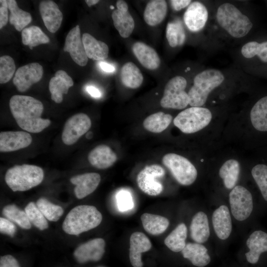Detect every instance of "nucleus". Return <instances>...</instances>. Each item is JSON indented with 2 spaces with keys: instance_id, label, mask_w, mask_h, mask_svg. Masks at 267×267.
Listing matches in <instances>:
<instances>
[{
  "instance_id": "nucleus-1",
  "label": "nucleus",
  "mask_w": 267,
  "mask_h": 267,
  "mask_svg": "<svg viewBox=\"0 0 267 267\" xmlns=\"http://www.w3.org/2000/svg\"><path fill=\"white\" fill-rule=\"evenodd\" d=\"M11 113L18 126L32 133H38L47 128L50 124L49 119H43V103L30 96L15 95L9 100Z\"/></svg>"
},
{
  "instance_id": "nucleus-2",
  "label": "nucleus",
  "mask_w": 267,
  "mask_h": 267,
  "mask_svg": "<svg viewBox=\"0 0 267 267\" xmlns=\"http://www.w3.org/2000/svg\"><path fill=\"white\" fill-rule=\"evenodd\" d=\"M216 16L219 26L234 38L246 36L253 27L249 18L230 3L221 4L217 8Z\"/></svg>"
},
{
  "instance_id": "nucleus-3",
  "label": "nucleus",
  "mask_w": 267,
  "mask_h": 267,
  "mask_svg": "<svg viewBox=\"0 0 267 267\" xmlns=\"http://www.w3.org/2000/svg\"><path fill=\"white\" fill-rule=\"evenodd\" d=\"M102 220L101 213L94 206L79 205L69 212L62 227L66 233L78 235L96 227Z\"/></svg>"
},
{
  "instance_id": "nucleus-4",
  "label": "nucleus",
  "mask_w": 267,
  "mask_h": 267,
  "mask_svg": "<svg viewBox=\"0 0 267 267\" xmlns=\"http://www.w3.org/2000/svg\"><path fill=\"white\" fill-rule=\"evenodd\" d=\"M224 80L223 74L217 69H206L197 74L188 92L189 104L191 107H202L209 93L220 86Z\"/></svg>"
},
{
  "instance_id": "nucleus-5",
  "label": "nucleus",
  "mask_w": 267,
  "mask_h": 267,
  "mask_svg": "<svg viewBox=\"0 0 267 267\" xmlns=\"http://www.w3.org/2000/svg\"><path fill=\"white\" fill-rule=\"evenodd\" d=\"M44 177V171L41 167L24 164L15 165L8 169L5 181L12 191H24L40 184Z\"/></svg>"
},
{
  "instance_id": "nucleus-6",
  "label": "nucleus",
  "mask_w": 267,
  "mask_h": 267,
  "mask_svg": "<svg viewBox=\"0 0 267 267\" xmlns=\"http://www.w3.org/2000/svg\"><path fill=\"white\" fill-rule=\"evenodd\" d=\"M212 118V113L208 108L191 107L178 113L174 119V124L182 133L192 134L208 126Z\"/></svg>"
},
{
  "instance_id": "nucleus-7",
  "label": "nucleus",
  "mask_w": 267,
  "mask_h": 267,
  "mask_svg": "<svg viewBox=\"0 0 267 267\" xmlns=\"http://www.w3.org/2000/svg\"><path fill=\"white\" fill-rule=\"evenodd\" d=\"M162 163L176 180L182 185H189L196 180L197 171L187 158L175 153H168L162 158Z\"/></svg>"
},
{
  "instance_id": "nucleus-8",
  "label": "nucleus",
  "mask_w": 267,
  "mask_h": 267,
  "mask_svg": "<svg viewBox=\"0 0 267 267\" xmlns=\"http://www.w3.org/2000/svg\"><path fill=\"white\" fill-rule=\"evenodd\" d=\"M187 81L183 77L177 76L171 78L165 87L161 106L175 109L185 108L189 102L188 93L185 91Z\"/></svg>"
},
{
  "instance_id": "nucleus-9",
  "label": "nucleus",
  "mask_w": 267,
  "mask_h": 267,
  "mask_svg": "<svg viewBox=\"0 0 267 267\" xmlns=\"http://www.w3.org/2000/svg\"><path fill=\"white\" fill-rule=\"evenodd\" d=\"M229 203L232 215L238 221L247 219L253 208V198L251 193L242 186H235L229 195Z\"/></svg>"
},
{
  "instance_id": "nucleus-10",
  "label": "nucleus",
  "mask_w": 267,
  "mask_h": 267,
  "mask_svg": "<svg viewBox=\"0 0 267 267\" xmlns=\"http://www.w3.org/2000/svg\"><path fill=\"white\" fill-rule=\"evenodd\" d=\"M164 169L160 165L146 166L137 176L136 182L140 189L150 196L160 194L163 189L162 183L157 179L164 176Z\"/></svg>"
},
{
  "instance_id": "nucleus-11",
  "label": "nucleus",
  "mask_w": 267,
  "mask_h": 267,
  "mask_svg": "<svg viewBox=\"0 0 267 267\" xmlns=\"http://www.w3.org/2000/svg\"><path fill=\"white\" fill-rule=\"evenodd\" d=\"M91 122L86 114H76L66 122L62 133V140L64 144H74L90 128Z\"/></svg>"
},
{
  "instance_id": "nucleus-12",
  "label": "nucleus",
  "mask_w": 267,
  "mask_h": 267,
  "mask_svg": "<svg viewBox=\"0 0 267 267\" xmlns=\"http://www.w3.org/2000/svg\"><path fill=\"white\" fill-rule=\"evenodd\" d=\"M44 70L37 62H33L19 67L16 71L13 83L19 92H25L42 79Z\"/></svg>"
},
{
  "instance_id": "nucleus-13",
  "label": "nucleus",
  "mask_w": 267,
  "mask_h": 267,
  "mask_svg": "<svg viewBox=\"0 0 267 267\" xmlns=\"http://www.w3.org/2000/svg\"><path fill=\"white\" fill-rule=\"evenodd\" d=\"M63 49L64 51L69 53L72 60L78 65L85 66L87 65L88 57L81 37L79 25L73 28L68 33Z\"/></svg>"
},
{
  "instance_id": "nucleus-14",
  "label": "nucleus",
  "mask_w": 267,
  "mask_h": 267,
  "mask_svg": "<svg viewBox=\"0 0 267 267\" xmlns=\"http://www.w3.org/2000/svg\"><path fill=\"white\" fill-rule=\"evenodd\" d=\"M105 246L103 239L95 238L79 246L74 251L73 255L80 264L97 262L102 258L105 252Z\"/></svg>"
},
{
  "instance_id": "nucleus-15",
  "label": "nucleus",
  "mask_w": 267,
  "mask_h": 267,
  "mask_svg": "<svg viewBox=\"0 0 267 267\" xmlns=\"http://www.w3.org/2000/svg\"><path fill=\"white\" fill-rule=\"evenodd\" d=\"M208 11L201 2H191L183 14V21L188 29L197 32L205 27L208 19Z\"/></svg>"
},
{
  "instance_id": "nucleus-16",
  "label": "nucleus",
  "mask_w": 267,
  "mask_h": 267,
  "mask_svg": "<svg viewBox=\"0 0 267 267\" xmlns=\"http://www.w3.org/2000/svg\"><path fill=\"white\" fill-rule=\"evenodd\" d=\"M116 6L117 9L112 13L113 24L122 38H128L134 29V20L128 11V5L125 1L117 0Z\"/></svg>"
},
{
  "instance_id": "nucleus-17",
  "label": "nucleus",
  "mask_w": 267,
  "mask_h": 267,
  "mask_svg": "<svg viewBox=\"0 0 267 267\" xmlns=\"http://www.w3.org/2000/svg\"><path fill=\"white\" fill-rule=\"evenodd\" d=\"M32 141L31 135L23 131H6L0 133V151L7 152L26 148Z\"/></svg>"
},
{
  "instance_id": "nucleus-18",
  "label": "nucleus",
  "mask_w": 267,
  "mask_h": 267,
  "mask_svg": "<svg viewBox=\"0 0 267 267\" xmlns=\"http://www.w3.org/2000/svg\"><path fill=\"white\" fill-rule=\"evenodd\" d=\"M39 10L46 29L52 33H55L63 19L62 13L57 4L52 0H42L39 4Z\"/></svg>"
},
{
  "instance_id": "nucleus-19",
  "label": "nucleus",
  "mask_w": 267,
  "mask_h": 267,
  "mask_svg": "<svg viewBox=\"0 0 267 267\" xmlns=\"http://www.w3.org/2000/svg\"><path fill=\"white\" fill-rule=\"evenodd\" d=\"M151 243L142 232H135L132 234L130 239L129 258L134 267H142L141 254L151 249Z\"/></svg>"
},
{
  "instance_id": "nucleus-20",
  "label": "nucleus",
  "mask_w": 267,
  "mask_h": 267,
  "mask_svg": "<svg viewBox=\"0 0 267 267\" xmlns=\"http://www.w3.org/2000/svg\"><path fill=\"white\" fill-rule=\"evenodd\" d=\"M101 180L100 176L95 173H89L73 177L70 181L76 185L74 192L76 197L82 199L92 193Z\"/></svg>"
},
{
  "instance_id": "nucleus-21",
  "label": "nucleus",
  "mask_w": 267,
  "mask_h": 267,
  "mask_svg": "<svg viewBox=\"0 0 267 267\" xmlns=\"http://www.w3.org/2000/svg\"><path fill=\"white\" fill-rule=\"evenodd\" d=\"M74 82L70 76L62 70H58L49 82V90L51 98L57 103L63 100V94H67Z\"/></svg>"
},
{
  "instance_id": "nucleus-22",
  "label": "nucleus",
  "mask_w": 267,
  "mask_h": 267,
  "mask_svg": "<svg viewBox=\"0 0 267 267\" xmlns=\"http://www.w3.org/2000/svg\"><path fill=\"white\" fill-rule=\"evenodd\" d=\"M132 50L139 63L149 70H155L160 65V59L156 51L151 46L141 42L132 46Z\"/></svg>"
},
{
  "instance_id": "nucleus-23",
  "label": "nucleus",
  "mask_w": 267,
  "mask_h": 267,
  "mask_svg": "<svg viewBox=\"0 0 267 267\" xmlns=\"http://www.w3.org/2000/svg\"><path fill=\"white\" fill-rule=\"evenodd\" d=\"M212 222L215 233L220 239L225 240L229 236L232 230V222L227 206L222 205L214 212Z\"/></svg>"
},
{
  "instance_id": "nucleus-24",
  "label": "nucleus",
  "mask_w": 267,
  "mask_h": 267,
  "mask_svg": "<svg viewBox=\"0 0 267 267\" xmlns=\"http://www.w3.org/2000/svg\"><path fill=\"white\" fill-rule=\"evenodd\" d=\"M117 159L115 153L106 145H99L89 153L88 160L93 167L99 169H107L112 166Z\"/></svg>"
},
{
  "instance_id": "nucleus-25",
  "label": "nucleus",
  "mask_w": 267,
  "mask_h": 267,
  "mask_svg": "<svg viewBox=\"0 0 267 267\" xmlns=\"http://www.w3.org/2000/svg\"><path fill=\"white\" fill-rule=\"evenodd\" d=\"M246 244L249 251L245 254L247 261L256 264L261 254L267 251V233L262 230L253 232L248 238Z\"/></svg>"
},
{
  "instance_id": "nucleus-26",
  "label": "nucleus",
  "mask_w": 267,
  "mask_h": 267,
  "mask_svg": "<svg viewBox=\"0 0 267 267\" xmlns=\"http://www.w3.org/2000/svg\"><path fill=\"white\" fill-rule=\"evenodd\" d=\"M85 51L88 58L101 61L106 59L109 53V48L106 44L97 40L90 34L85 33L82 36Z\"/></svg>"
},
{
  "instance_id": "nucleus-27",
  "label": "nucleus",
  "mask_w": 267,
  "mask_h": 267,
  "mask_svg": "<svg viewBox=\"0 0 267 267\" xmlns=\"http://www.w3.org/2000/svg\"><path fill=\"white\" fill-rule=\"evenodd\" d=\"M168 9L167 3L164 0L149 1L144 9L143 18L147 24L155 26L165 19Z\"/></svg>"
},
{
  "instance_id": "nucleus-28",
  "label": "nucleus",
  "mask_w": 267,
  "mask_h": 267,
  "mask_svg": "<svg viewBox=\"0 0 267 267\" xmlns=\"http://www.w3.org/2000/svg\"><path fill=\"white\" fill-rule=\"evenodd\" d=\"M181 253L184 258L188 259L195 266L204 267L211 261L207 249L199 243H188L185 245Z\"/></svg>"
},
{
  "instance_id": "nucleus-29",
  "label": "nucleus",
  "mask_w": 267,
  "mask_h": 267,
  "mask_svg": "<svg viewBox=\"0 0 267 267\" xmlns=\"http://www.w3.org/2000/svg\"><path fill=\"white\" fill-rule=\"evenodd\" d=\"M190 231L191 238L197 243H203L207 241L210 236V228L205 213L199 212L193 216Z\"/></svg>"
},
{
  "instance_id": "nucleus-30",
  "label": "nucleus",
  "mask_w": 267,
  "mask_h": 267,
  "mask_svg": "<svg viewBox=\"0 0 267 267\" xmlns=\"http://www.w3.org/2000/svg\"><path fill=\"white\" fill-rule=\"evenodd\" d=\"M120 78L122 84L125 87L131 89L138 88L143 81L141 71L136 65L132 62H128L122 66Z\"/></svg>"
},
{
  "instance_id": "nucleus-31",
  "label": "nucleus",
  "mask_w": 267,
  "mask_h": 267,
  "mask_svg": "<svg viewBox=\"0 0 267 267\" xmlns=\"http://www.w3.org/2000/svg\"><path fill=\"white\" fill-rule=\"evenodd\" d=\"M140 219L144 230L154 235L163 233L169 225L168 219L157 215L144 213Z\"/></svg>"
},
{
  "instance_id": "nucleus-32",
  "label": "nucleus",
  "mask_w": 267,
  "mask_h": 267,
  "mask_svg": "<svg viewBox=\"0 0 267 267\" xmlns=\"http://www.w3.org/2000/svg\"><path fill=\"white\" fill-rule=\"evenodd\" d=\"M253 126L258 131L267 132V96L259 99L250 112Z\"/></svg>"
},
{
  "instance_id": "nucleus-33",
  "label": "nucleus",
  "mask_w": 267,
  "mask_h": 267,
  "mask_svg": "<svg viewBox=\"0 0 267 267\" xmlns=\"http://www.w3.org/2000/svg\"><path fill=\"white\" fill-rule=\"evenodd\" d=\"M7 2L10 11V24L12 25L17 31H22L32 21L31 14L20 8L16 0H8Z\"/></svg>"
},
{
  "instance_id": "nucleus-34",
  "label": "nucleus",
  "mask_w": 267,
  "mask_h": 267,
  "mask_svg": "<svg viewBox=\"0 0 267 267\" xmlns=\"http://www.w3.org/2000/svg\"><path fill=\"white\" fill-rule=\"evenodd\" d=\"M240 172V164L236 160L229 159L222 165L219 171V175L226 188L233 189L235 186Z\"/></svg>"
},
{
  "instance_id": "nucleus-35",
  "label": "nucleus",
  "mask_w": 267,
  "mask_h": 267,
  "mask_svg": "<svg viewBox=\"0 0 267 267\" xmlns=\"http://www.w3.org/2000/svg\"><path fill=\"white\" fill-rule=\"evenodd\" d=\"M172 118V115L169 114L158 112L146 117L143 121V126L148 131L160 133L168 128Z\"/></svg>"
},
{
  "instance_id": "nucleus-36",
  "label": "nucleus",
  "mask_w": 267,
  "mask_h": 267,
  "mask_svg": "<svg viewBox=\"0 0 267 267\" xmlns=\"http://www.w3.org/2000/svg\"><path fill=\"white\" fill-rule=\"evenodd\" d=\"M22 42L28 45L31 49L34 47L50 42L48 37L41 29L36 26H31L24 28L21 33Z\"/></svg>"
},
{
  "instance_id": "nucleus-37",
  "label": "nucleus",
  "mask_w": 267,
  "mask_h": 267,
  "mask_svg": "<svg viewBox=\"0 0 267 267\" xmlns=\"http://www.w3.org/2000/svg\"><path fill=\"white\" fill-rule=\"evenodd\" d=\"M187 227L183 223L179 224L166 238L164 243L166 246L175 252L181 251L185 246Z\"/></svg>"
},
{
  "instance_id": "nucleus-38",
  "label": "nucleus",
  "mask_w": 267,
  "mask_h": 267,
  "mask_svg": "<svg viewBox=\"0 0 267 267\" xmlns=\"http://www.w3.org/2000/svg\"><path fill=\"white\" fill-rule=\"evenodd\" d=\"M166 36L172 47L182 45L185 42L186 36L181 22L176 20L168 23Z\"/></svg>"
},
{
  "instance_id": "nucleus-39",
  "label": "nucleus",
  "mask_w": 267,
  "mask_h": 267,
  "mask_svg": "<svg viewBox=\"0 0 267 267\" xmlns=\"http://www.w3.org/2000/svg\"><path fill=\"white\" fill-rule=\"evenodd\" d=\"M6 219L16 223L20 227L28 229L31 227L30 223L25 211H23L15 205L5 206L2 211Z\"/></svg>"
},
{
  "instance_id": "nucleus-40",
  "label": "nucleus",
  "mask_w": 267,
  "mask_h": 267,
  "mask_svg": "<svg viewBox=\"0 0 267 267\" xmlns=\"http://www.w3.org/2000/svg\"><path fill=\"white\" fill-rule=\"evenodd\" d=\"M242 55L246 58L257 55L264 62H267V41L259 43L255 41L246 43L241 48Z\"/></svg>"
},
{
  "instance_id": "nucleus-41",
  "label": "nucleus",
  "mask_w": 267,
  "mask_h": 267,
  "mask_svg": "<svg viewBox=\"0 0 267 267\" xmlns=\"http://www.w3.org/2000/svg\"><path fill=\"white\" fill-rule=\"evenodd\" d=\"M36 205L46 220L49 221H57L64 213L61 207L52 203L43 197L37 200Z\"/></svg>"
},
{
  "instance_id": "nucleus-42",
  "label": "nucleus",
  "mask_w": 267,
  "mask_h": 267,
  "mask_svg": "<svg viewBox=\"0 0 267 267\" xmlns=\"http://www.w3.org/2000/svg\"><path fill=\"white\" fill-rule=\"evenodd\" d=\"M31 223L41 230L48 228L46 219L33 202H31L25 208L24 210Z\"/></svg>"
},
{
  "instance_id": "nucleus-43",
  "label": "nucleus",
  "mask_w": 267,
  "mask_h": 267,
  "mask_svg": "<svg viewBox=\"0 0 267 267\" xmlns=\"http://www.w3.org/2000/svg\"><path fill=\"white\" fill-rule=\"evenodd\" d=\"M251 174L264 198L267 201V166L258 164L253 168Z\"/></svg>"
},
{
  "instance_id": "nucleus-44",
  "label": "nucleus",
  "mask_w": 267,
  "mask_h": 267,
  "mask_svg": "<svg viewBox=\"0 0 267 267\" xmlns=\"http://www.w3.org/2000/svg\"><path fill=\"white\" fill-rule=\"evenodd\" d=\"M16 67L13 59L9 55L0 57V83L5 84L13 77Z\"/></svg>"
},
{
  "instance_id": "nucleus-45",
  "label": "nucleus",
  "mask_w": 267,
  "mask_h": 267,
  "mask_svg": "<svg viewBox=\"0 0 267 267\" xmlns=\"http://www.w3.org/2000/svg\"><path fill=\"white\" fill-rule=\"evenodd\" d=\"M116 202L118 209L126 212L132 209L134 204L131 193L126 190H121L116 194Z\"/></svg>"
},
{
  "instance_id": "nucleus-46",
  "label": "nucleus",
  "mask_w": 267,
  "mask_h": 267,
  "mask_svg": "<svg viewBox=\"0 0 267 267\" xmlns=\"http://www.w3.org/2000/svg\"><path fill=\"white\" fill-rule=\"evenodd\" d=\"M16 230V227L11 221L4 218H0V231L1 233L12 237Z\"/></svg>"
},
{
  "instance_id": "nucleus-47",
  "label": "nucleus",
  "mask_w": 267,
  "mask_h": 267,
  "mask_svg": "<svg viewBox=\"0 0 267 267\" xmlns=\"http://www.w3.org/2000/svg\"><path fill=\"white\" fill-rule=\"evenodd\" d=\"M8 4L7 0H0V29H2L7 23L8 19Z\"/></svg>"
},
{
  "instance_id": "nucleus-48",
  "label": "nucleus",
  "mask_w": 267,
  "mask_h": 267,
  "mask_svg": "<svg viewBox=\"0 0 267 267\" xmlns=\"http://www.w3.org/2000/svg\"><path fill=\"white\" fill-rule=\"evenodd\" d=\"M0 267H20L17 260L12 256L6 255L0 257Z\"/></svg>"
},
{
  "instance_id": "nucleus-49",
  "label": "nucleus",
  "mask_w": 267,
  "mask_h": 267,
  "mask_svg": "<svg viewBox=\"0 0 267 267\" xmlns=\"http://www.w3.org/2000/svg\"><path fill=\"white\" fill-rule=\"evenodd\" d=\"M172 8L175 11H179L181 9L188 6L191 3L190 0H172L170 1Z\"/></svg>"
},
{
  "instance_id": "nucleus-50",
  "label": "nucleus",
  "mask_w": 267,
  "mask_h": 267,
  "mask_svg": "<svg viewBox=\"0 0 267 267\" xmlns=\"http://www.w3.org/2000/svg\"><path fill=\"white\" fill-rule=\"evenodd\" d=\"M87 91L93 97L98 98L101 96L100 91L93 86H88L86 87Z\"/></svg>"
},
{
  "instance_id": "nucleus-51",
  "label": "nucleus",
  "mask_w": 267,
  "mask_h": 267,
  "mask_svg": "<svg viewBox=\"0 0 267 267\" xmlns=\"http://www.w3.org/2000/svg\"><path fill=\"white\" fill-rule=\"evenodd\" d=\"M99 65L103 71L107 73L113 72L115 70V67L113 65L105 62H100L99 63Z\"/></svg>"
},
{
  "instance_id": "nucleus-52",
  "label": "nucleus",
  "mask_w": 267,
  "mask_h": 267,
  "mask_svg": "<svg viewBox=\"0 0 267 267\" xmlns=\"http://www.w3.org/2000/svg\"><path fill=\"white\" fill-rule=\"evenodd\" d=\"M99 0H85L86 3L87 4L88 6L90 7L92 5H93L97 3Z\"/></svg>"
}]
</instances>
